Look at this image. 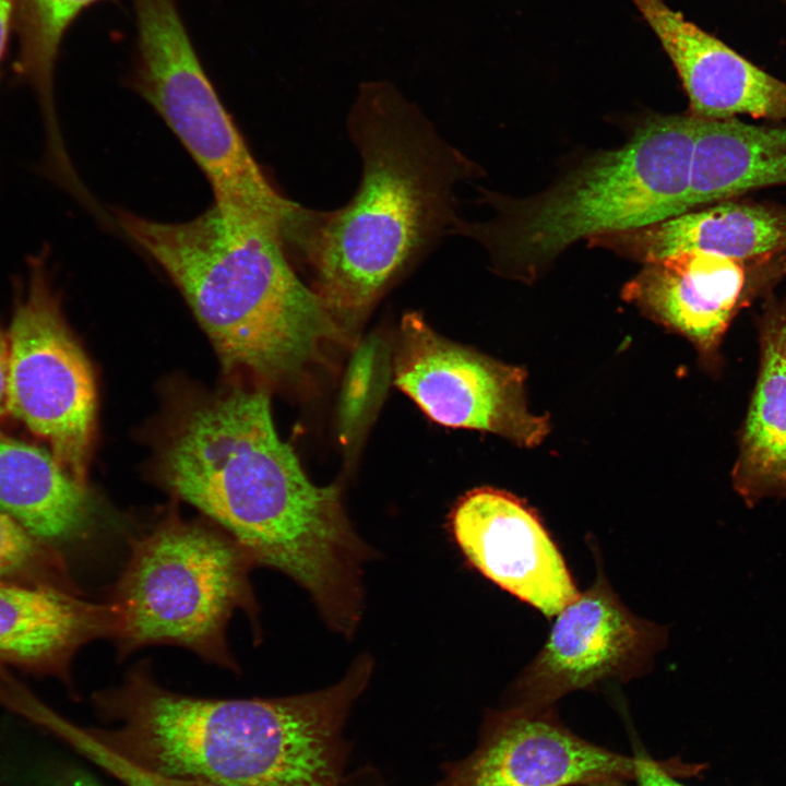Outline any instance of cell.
<instances>
[{"label":"cell","mask_w":786,"mask_h":786,"mask_svg":"<svg viewBox=\"0 0 786 786\" xmlns=\"http://www.w3.org/2000/svg\"><path fill=\"white\" fill-rule=\"evenodd\" d=\"M158 479L243 546L257 568L303 587L332 629L355 632L370 550L347 519L341 486L313 484L278 437L263 389L189 408L163 446Z\"/></svg>","instance_id":"1"},{"label":"cell","mask_w":786,"mask_h":786,"mask_svg":"<svg viewBox=\"0 0 786 786\" xmlns=\"http://www.w3.org/2000/svg\"><path fill=\"white\" fill-rule=\"evenodd\" d=\"M347 129L362 164L356 193L332 211L294 202L282 234L352 341L388 287L450 235L455 187L481 170L389 82L359 87Z\"/></svg>","instance_id":"2"},{"label":"cell","mask_w":786,"mask_h":786,"mask_svg":"<svg viewBox=\"0 0 786 786\" xmlns=\"http://www.w3.org/2000/svg\"><path fill=\"white\" fill-rule=\"evenodd\" d=\"M373 663L361 656L338 682L279 698L213 699L163 687L148 660L94 693L108 728L100 745L143 769L214 786H344V728Z\"/></svg>","instance_id":"3"},{"label":"cell","mask_w":786,"mask_h":786,"mask_svg":"<svg viewBox=\"0 0 786 786\" xmlns=\"http://www.w3.org/2000/svg\"><path fill=\"white\" fill-rule=\"evenodd\" d=\"M287 213L213 204L170 223L115 211L123 234L181 291L224 368L270 386L298 382L327 346L350 343L289 262L282 234Z\"/></svg>","instance_id":"4"},{"label":"cell","mask_w":786,"mask_h":786,"mask_svg":"<svg viewBox=\"0 0 786 786\" xmlns=\"http://www.w3.org/2000/svg\"><path fill=\"white\" fill-rule=\"evenodd\" d=\"M695 117L652 115L624 144L593 153L552 184L517 198L480 188L492 209L450 235L480 245L498 274L532 283L572 245L687 212Z\"/></svg>","instance_id":"5"},{"label":"cell","mask_w":786,"mask_h":786,"mask_svg":"<svg viewBox=\"0 0 786 786\" xmlns=\"http://www.w3.org/2000/svg\"><path fill=\"white\" fill-rule=\"evenodd\" d=\"M252 556L213 522L166 512L130 540L129 558L112 587L119 620L118 656L153 645L189 650L233 672L227 627L237 610L260 631L250 582Z\"/></svg>","instance_id":"6"},{"label":"cell","mask_w":786,"mask_h":786,"mask_svg":"<svg viewBox=\"0 0 786 786\" xmlns=\"http://www.w3.org/2000/svg\"><path fill=\"white\" fill-rule=\"evenodd\" d=\"M131 1L138 29L132 87L201 168L214 204L247 213L282 212L289 200L270 182L222 103L176 0Z\"/></svg>","instance_id":"7"},{"label":"cell","mask_w":786,"mask_h":786,"mask_svg":"<svg viewBox=\"0 0 786 786\" xmlns=\"http://www.w3.org/2000/svg\"><path fill=\"white\" fill-rule=\"evenodd\" d=\"M45 258V251L28 258V284L15 299L8 332V409L48 443L72 476L87 483L95 381L88 359L63 318Z\"/></svg>","instance_id":"8"},{"label":"cell","mask_w":786,"mask_h":786,"mask_svg":"<svg viewBox=\"0 0 786 786\" xmlns=\"http://www.w3.org/2000/svg\"><path fill=\"white\" fill-rule=\"evenodd\" d=\"M525 371L454 343L419 313L403 317L393 358V381L433 421L540 444L548 419L529 412Z\"/></svg>","instance_id":"9"},{"label":"cell","mask_w":786,"mask_h":786,"mask_svg":"<svg viewBox=\"0 0 786 786\" xmlns=\"http://www.w3.org/2000/svg\"><path fill=\"white\" fill-rule=\"evenodd\" d=\"M556 616L546 643L513 686L516 706L541 710L572 691L638 677L667 639L663 627L621 602L600 568Z\"/></svg>","instance_id":"10"},{"label":"cell","mask_w":786,"mask_h":786,"mask_svg":"<svg viewBox=\"0 0 786 786\" xmlns=\"http://www.w3.org/2000/svg\"><path fill=\"white\" fill-rule=\"evenodd\" d=\"M539 712L490 713L474 751L446 762L431 786H571L635 776L638 759L590 743Z\"/></svg>","instance_id":"11"},{"label":"cell","mask_w":786,"mask_h":786,"mask_svg":"<svg viewBox=\"0 0 786 786\" xmlns=\"http://www.w3.org/2000/svg\"><path fill=\"white\" fill-rule=\"evenodd\" d=\"M450 529L475 569L547 617L580 593L538 514L507 491L466 492L450 514Z\"/></svg>","instance_id":"12"},{"label":"cell","mask_w":786,"mask_h":786,"mask_svg":"<svg viewBox=\"0 0 786 786\" xmlns=\"http://www.w3.org/2000/svg\"><path fill=\"white\" fill-rule=\"evenodd\" d=\"M749 262L701 251L669 255L645 263L621 295L652 320L686 336L715 369L734 318L759 295H769L786 271V265L751 270Z\"/></svg>","instance_id":"13"},{"label":"cell","mask_w":786,"mask_h":786,"mask_svg":"<svg viewBox=\"0 0 786 786\" xmlns=\"http://www.w3.org/2000/svg\"><path fill=\"white\" fill-rule=\"evenodd\" d=\"M117 607L78 588L0 582V667L12 666L70 683L72 659L97 639H112Z\"/></svg>","instance_id":"14"},{"label":"cell","mask_w":786,"mask_h":786,"mask_svg":"<svg viewBox=\"0 0 786 786\" xmlns=\"http://www.w3.org/2000/svg\"><path fill=\"white\" fill-rule=\"evenodd\" d=\"M587 246L644 264L691 251L740 261L774 258L786 253V206L736 198L600 235Z\"/></svg>","instance_id":"15"},{"label":"cell","mask_w":786,"mask_h":786,"mask_svg":"<svg viewBox=\"0 0 786 786\" xmlns=\"http://www.w3.org/2000/svg\"><path fill=\"white\" fill-rule=\"evenodd\" d=\"M0 511L61 553L85 543L98 522L87 483L72 476L50 451L1 432Z\"/></svg>","instance_id":"16"},{"label":"cell","mask_w":786,"mask_h":786,"mask_svg":"<svg viewBox=\"0 0 786 786\" xmlns=\"http://www.w3.org/2000/svg\"><path fill=\"white\" fill-rule=\"evenodd\" d=\"M758 326L759 377L733 469L734 488L750 507L786 498V299L767 295Z\"/></svg>","instance_id":"17"},{"label":"cell","mask_w":786,"mask_h":786,"mask_svg":"<svg viewBox=\"0 0 786 786\" xmlns=\"http://www.w3.org/2000/svg\"><path fill=\"white\" fill-rule=\"evenodd\" d=\"M696 119L687 212L786 184V127Z\"/></svg>","instance_id":"18"},{"label":"cell","mask_w":786,"mask_h":786,"mask_svg":"<svg viewBox=\"0 0 786 786\" xmlns=\"http://www.w3.org/2000/svg\"><path fill=\"white\" fill-rule=\"evenodd\" d=\"M100 1L116 0H13V28L19 39L14 78L35 92L48 136L60 133L53 76L62 39L81 13Z\"/></svg>","instance_id":"19"},{"label":"cell","mask_w":786,"mask_h":786,"mask_svg":"<svg viewBox=\"0 0 786 786\" xmlns=\"http://www.w3.org/2000/svg\"><path fill=\"white\" fill-rule=\"evenodd\" d=\"M391 378L393 358L386 342L378 334L359 342L347 367L338 408L340 440L348 452L376 414Z\"/></svg>","instance_id":"20"},{"label":"cell","mask_w":786,"mask_h":786,"mask_svg":"<svg viewBox=\"0 0 786 786\" xmlns=\"http://www.w3.org/2000/svg\"><path fill=\"white\" fill-rule=\"evenodd\" d=\"M0 582L76 588L63 553L0 511Z\"/></svg>","instance_id":"21"},{"label":"cell","mask_w":786,"mask_h":786,"mask_svg":"<svg viewBox=\"0 0 786 786\" xmlns=\"http://www.w3.org/2000/svg\"><path fill=\"white\" fill-rule=\"evenodd\" d=\"M56 734L124 786H214L196 779L159 774L133 764L100 745L87 728L67 719L58 723Z\"/></svg>","instance_id":"22"},{"label":"cell","mask_w":786,"mask_h":786,"mask_svg":"<svg viewBox=\"0 0 786 786\" xmlns=\"http://www.w3.org/2000/svg\"><path fill=\"white\" fill-rule=\"evenodd\" d=\"M0 774L10 786H104L75 763L46 755L7 759Z\"/></svg>","instance_id":"23"},{"label":"cell","mask_w":786,"mask_h":786,"mask_svg":"<svg viewBox=\"0 0 786 786\" xmlns=\"http://www.w3.org/2000/svg\"><path fill=\"white\" fill-rule=\"evenodd\" d=\"M638 786H684L669 775L651 760L638 759L635 776Z\"/></svg>","instance_id":"24"},{"label":"cell","mask_w":786,"mask_h":786,"mask_svg":"<svg viewBox=\"0 0 786 786\" xmlns=\"http://www.w3.org/2000/svg\"><path fill=\"white\" fill-rule=\"evenodd\" d=\"M9 341L8 334L0 329V419L9 413Z\"/></svg>","instance_id":"25"},{"label":"cell","mask_w":786,"mask_h":786,"mask_svg":"<svg viewBox=\"0 0 786 786\" xmlns=\"http://www.w3.org/2000/svg\"><path fill=\"white\" fill-rule=\"evenodd\" d=\"M13 17V0H0V70L8 50Z\"/></svg>","instance_id":"26"},{"label":"cell","mask_w":786,"mask_h":786,"mask_svg":"<svg viewBox=\"0 0 786 786\" xmlns=\"http://www.w3.org/2000/svg\"><path fill=\"white\" fill-rule=\"evenodd\" d=\"M786 4V0H782Z\"/></svg>","instance_id":"27"}]
</instances>
